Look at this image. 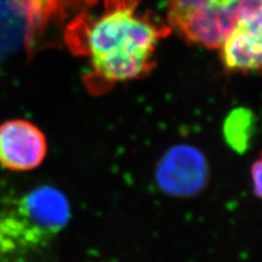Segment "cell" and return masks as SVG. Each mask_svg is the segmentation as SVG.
Returning <instances> with one entry per match:
<instances>
[{
	"mask_svg": "<svg viewBox=\"0 0 262 262\" xmlns=\"http://www.w3.org/2000/svg\"><path fill=\"white\" fill-rule=\"evenodd\" d=\"M140 0H111L89 29L88 55L98 76L111 82L142 78L152 70L160 40L171 33L166 23L140 14Z\"/></svg>",
	"mask_w": 262,
	"mask_h": 262,
	"instance_id": "obj_1",
	"label": "cell"
},
{
	"mask_svg": "<svg viewBox=\"0 0 262 262\" xmlns=\"http://www.w3.org/2000/svg\"><path fill=\"white\" fill-rule=\"evenodd\" d=\"M69 200L52 185H0V262H35L68 225Z\"/></svg>",
	"mask_w": 262,
	"mask_h": 262,
	"instance_id": "obj_2",
	"label": "cell"
},
{
	"mask_svg": "<svg viewBox=\"0 0 262 262\" xmlns=\"http://www.w3.org/2000/svg\"><path fill=\"white\" fill-rule=\"evenodd\" d=\"M262 0H166V22L188 43L219 49L242 16Z\"/></svg>",
	"mask_w": 262,
	"mask_h": 262,
	"instance_id": "obj_3",
	"label": "cell"
},
{
	"mask_svg": "<svg viewBox=\"0 0 262 262\" xmlns=\"http://www.w3.org/2000/svg\"><path fill=\"white\" fill-rule=\"evenodd\" d=\"M208 163L195 147L180 144L168 150L158 164L157 182L161 189L176 196H191L207 185Z\"/></svg>",
	"mask_w": 262,
	"mask_h": 262,
	"instance_id": "obj_4",
	"label": "cell"
},
{
	"mask_svg": "<svg viewBox=\"0 0 262 262\" xmlns=\"http://www.w3.org/2000/svg\"><path fill=\"white\" fill-rule=\"evenodd\" d=\"M43 131L26 119H10L0 125V165L11 171L35 169L46 158Z\"/></svg>",
	"mask_w": 262,
	"mask_h": 262,
	"instance_id": "obj_5",
	"label": "cell"
},
{
	"mask_svg": "<svg viewBox=\"0 0 262 262\" xmlns=\"http://www.w3.org/2000/svg\"><path fill=\"white\" fill-rule=\"evenodd\" d=\"M219 49L226 70L262 72V4L242 16Z\"/></svg>",
	"mask_w": 262,
	"mask_h": 262,
	"instance_id": "obj_6",
	"label": "cell"
},
{
	"mask_svg": "<svg viewBox=\"0 0 262 262\" xmlns=\"http://www.w3.org/2000/svg\"><path fill=\"white\" fill-rule=\"evenodd\" d=\"M251 179L253 192L262 200V153L260 159H258L251 166Z\"/></svg>",
	"mask_w": 262,
	"mask_h": 262,
	"instance_id": "obj_7",
	"label": "cell"
}]
</instances>
